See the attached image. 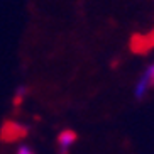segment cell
I'll return each mask as SVG.
<instances>
[{
    "mask_svg": "<svg viewBox=\"0 0 154 154\" xmlns=\"http://www.w3.org/2000/svg\"><path fill=\"white\" fill-rule=\"evenodd\" d=\"M154 85V73H152V66H147V68L142 71V75L139 76V80L136 82V86H134V97L137 100H142L149 88Z\"/></svg>",
    "mask_w": 154,
    "mask_h": 154,
    "instance_id": "1",
    "label": "cell"
},
{
    "mask_svg": "<svg viewBox=\"0 0 154 154\" xmlns=\"http://www.w3.org/2000/svg\"><path fill=\"white\" fill-rule=\"evenodd\" d=\"M78 136L76 132L71 131V129H64L58 134V149H59V154H68L69 149H71L75 142H76Z\"/></svg>",
    "mask_w": 154,
    "mask_h": 154,
    "instance_id": "2",
    "label": "cell"
},
{
    "mask_svg": "<svg viewBox=\"0 0 154 154\" xmlns=\"http://www.w3.org/2000/svg\"><path fill=\"white\" fill-rule=\"evenodd\" d=\"M26 127L20 125L17 122H5L4 127H2V139L7 140H17L20 137L26 136Z\"/></svg>",
    "mask_w": 154,
    "mask_h": 154,
    "instance_id": "3",
    "label": "cell"
},
{
    "mask_svg": "<svg viewBox=\"0 0 154 154\" xmlns=\"http://www.w3.org/2000/svg\"><path fill=\"white\" fill-rule=\"evenodd\" d=\"M26 95H27V86H26V85L17 86V90H15V95H14V103H15V105L22 103V100L26 98Z\"/></svg>",
    "mask_w": 154,
    "mask_h": 154,
    "instance_id": "4",
    "label": "cell"
},
{
    "mask_svg": "<svg viewBox=\"0 0 154 154\" xmlns=\"http://www.w3.org/2000/svg\"><path fill=\"white\" fill-rule=\"evenodd\" d=\"M17 154H36V152H34L27 144H20L17 147Z\"/></svg>",
    "mask_w": 154,
    "mask_h": 154,
    "instance_id": "5",
    "label": "cell"
},
{
    "mask_svg": "<svg viewBox=\"0 0 154 154\" xmlns=\"http://www.w3.org/2000/svg\"><path fill=\"white\" fill-rule=\"evenodd\" d=\"M151 66H152V73H154V63H152V64H151Z\"/></svg>",
    "mask_w": 154,
    "mask_h": 154,
    "instance_id": "6",
    "label": "cell"
}]
</instances>
